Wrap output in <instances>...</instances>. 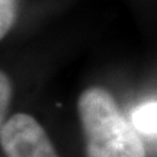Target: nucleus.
<instances>
[{"instance_id":"f257e3e1","label":"nucleus","mask_w":157,"mask_h":157,"mask_svg":"<svg viewBox=\"0 0 157 157\" xmlns=\"http://www.w3.org/2000/svg\"><path fill=\"white\" fill-rule=\"evenodd\" d=\"M77 109L86 157H146L137 128L108 90L99 86L86 89L78 98Z\"/></svg>"},{"instance_id":"7ed1b4c3","label":"nucleus","mask_w":157,"mask_h":157,"mask_svg":"<svg viewBox=\"0 0 157 157\" xmlns=\"http://www.w3.org/2000/svg\"><path fill=\"white\" fill-rule=\"evenodd\" d=\"M131 122L143 134L157 135V102H148L135 108Z\"/></svg>"},{"instance_id":"39448f33","label":"nucleus","mask_w":157,"mask_h":157,"mask_svg":"<svg viewBox=\"0 0 157 157\" xmlns=\"http://www.w3.org/2000/svg\"><path fill=\"white\" fill-rule=\"evenodd\" d=\"M12 93H13V89H12L10 78L5 71L0 70V129L5 125V117L10 105Z\"/></svg>"},{"instance_id":"f03ea898","label":"nucleus","mask_w":157,"mask_h":157,"mask_svg":"<svg viewBox=\"0 0 157 157\" xmlns=\"http://www.w3.org/2000/svg\"><path fill=\"white\" fill-rule=\"evenodd\" d=\"M0 144L7 157H58L47 131L28 113H16L6 121Z\"/></svg>"},{"instance_id":"20e7f679","label":"nucleus","mask_w":157,"mask_h":157,"mask_svg":"<svg viewBox=\"0 0 157 157\" xmlns=\"http://www.w3.org/2000/svg\"><path fill=\"white\" fill-rule=\"evenodd\" d=\"M19 9V0H0V41L15 25Z\"/></svg>"}]
</instances>
